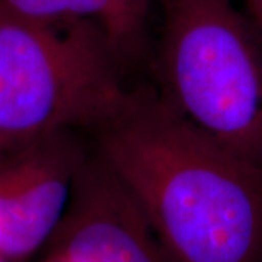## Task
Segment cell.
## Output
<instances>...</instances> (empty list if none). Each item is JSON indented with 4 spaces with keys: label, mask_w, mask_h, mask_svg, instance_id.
<instances>
[{
    "label": "cell",
    "mask_w": 262,
    "mask_h": 262,
    "mask_svg": "<svg viewBox=\"0 0 262 262\" xmlns=\"http://www.w3.org/2000/svg\"><path fill=\"white\" fill-rule=\"evenodd\" d=\"M94 133L95 153L179 262H262V166L144 92Z\"/></svg>",
    "instance_id": "obj_1"
},
{
    "label": "cell",
    "mask_w": 262,
    "mask_h": 262,
    "mask_svg": "<svg viewBox=\"0 0 262 262\" xmlns=\"http://www.w3.org/2000/svg\"><path fill=\"white\" fill-rule=\"evenodd\" d=\"M122 57L95 20L41 22L0 2V155L108 120L131 94Z\"/></svg>",
    "instance_id": "obj_2"
},
{
    "label": "cell",
    "mask_w": 262,
    "mask_h": 262,
    "mask_svg": "<svg viewBox=\"0 0 262 262\" xmlns=\"http://www.w3.org/2000/svg\"><path fill=\"white\" fill-rule=\"evenodd\" d=\"M163 98L234 155L262 166V38L232 0H163Z\"/></svg>",
    "instance_id": "obj_3"
},
{
    "label": "cell",
    "mask_w": 262,
    "mask_h": 262,
    "mask_svg": "<svg viewBox=\"0 0 262 262\" xmlns=\"http://www.w3.org/2000/svg\"><path fill=\"white\" fill-rule=\"evenodd\" d=\"M46 262H179L136 198L96 153L76 173Z\"/></svg>",
    "instance_id": "obj_4"
},
{
    "label": "cell",
    "mask_w": 262,
    "mask_h": 262,
    "mask_svg": "<svg viewBox=\"0 0 262 262\" xmlns=\"http://www.w3.org/2000/svg\"><path fill=\"white\" fill-rule=\"evenodd\" d=\"M86 155L70 131L0 155V255L6 261H25L48 244Z\"/></svg>",
    "instance_id": "obj_5"
},
{
    "label": "cell",
    "mask_w": 262,
    "mask_h": 262,
    "mask_svg": "<svg viewBox=\"0 0 262 262\" xmlns=\"http://www.w3.org/2000/svg\"><path fill=\"white\" fill-rule=\"evenodd\" d=\"M20 16L41 22L91 19L108 31L125 56L140 44L146 19L122 0H0Z\"/></svg>",
    "instance_id": "obj_6"
},
{
    "label": "cell",
    "mask_w": 262,
    "mask_h": 262,
    "mask_svg": "<svg viewBox=\"0 0 262 262\" xmlns=\"http://www.w3.org/2000/svg\"><path fill=\"white\" fill-rule=\"evenodd\" d=\"M245 3L248 9V18L251 19L262 38V0H245Z\"/></svg>",
    "instance_id": "obj_7"
},
{
    "label": "cell",
    "mask_w": 262,
    "mask_h": 262,
    "mask_svg": "<svg viewBox=\"0 0 262 262\" xmlns=\"http://www.w3.org/2000/svg\"><path fill=\"white\" fill-rule=\"evenodd\" d=\"M125 2L130 8L136 10L140 16H143L144 19H147V15H149L150 5L153 0H122Z\"/></svg>",
    "instance_id": "obj_8"
},
{
    "label": "cell",
    "mask_w": 262,
    "mask_h": 262,
    "mask_svg": "<svg viewBox=\"0 0 262 262\" xmlns=\"http://www.w3.org/2000/svg\"><path fill=\"white\" fill-rule=\"evenodd\" d=\"M0 262H8V261H6V259H5V258H3V256L0 255Z\"/></svg>",
    "instance_id": "obj_9"
}]
</instances>
